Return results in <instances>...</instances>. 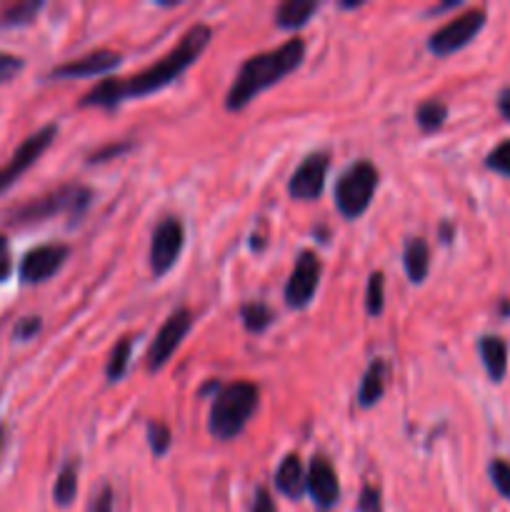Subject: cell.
I'll return each mask as SVG.
<instances>
[{"mask_svg": "<svg viewBox=\"0 0 510 512\" xmlns=\"http://www.w3.org/2000/svg\"><path fill=\"white\" fill-rule=\"evenodd\" d=\"M210 38H213V28H210V25H193L170 53H165L163 58L155 60L150 68L143 70V73L133 75V78H113L115 103L120 105L128 98H145V95L168 88L175 78H180V75L203 55Z\"/></svg>", "mask_w": 510, "mask_h": 512, "instance_id": "1", "label": "cell"}, {"mask_svg": "<svg viewBox=\"0 0 510 512\" xmlns=\"http://www.w3.org/2000/svg\"><path fill=\"white\" fill-rule=\"evenodd\" d=\"M303 58L305 40L298 38V35L285 40L280 48L248 58L240 65L238 75H235L233 85H230L228 95H225V108L243 110L245 105L253 103L263 90L273 88V85L280 83L285 75H290L295 68H300Z\"/></svg>", "mask_w": 510, "mask_h": 512, "instance_id": "2", "label": "cell"}, {"mask_svg": "<svg viewBox=\"0 0 510 512\" xmlns=\"http://www.w3.org/2000/svg\"><path fill=\"white\" fill-rule=\"evenodd\" d=\"M258 395V385L248 383V380H235V383L220 388L213 398V408H210V435L218 440H233L235 435L243 433L250 415L258 408Z\"/></svg>", "mask_w": 510, "mask_h": 512, "instance_id": "3", "label": "cell"}, {"mask_svg": "<svg viewBox=\"0 0 510 512\" xmlns=\"http://www.w3.org/2000/svg\"><path fill=\"white\" fill-rule=\"evenodd\" d=\"M90 200H93V190L85 188L80 183H65L60 188L50 190V193L40 195V198L28 200L20 208L10 210L8 223L25 225V223H40L58 213H68L70 218H80L88 210Z\"/></svg>", "mask_w": 510, "mask_h": 512, "instance_id": "4", "label": "cell"}, {"mask_svg": "<svg viewBox=\"0 0 510 512\" xmlns=\"http://www.w3.org/2000/svg\"><path fill=\"white\" fill-rule=\"evenodd\" d=\"M375 188H378V170L373 163L360 160V163L350 165L335 183V205H338L340 215L348 220L360 218L368 210Z\"/></svg>", "mask_w": 510, "mask_h": 512, "instance_id": "5", "label": "cell"}, {"mask_svg": "<svg viewBox=\"0 0 510 512\" xmlns=\"http://www.w3.org/2000/svg\"><path fill=\"white\" fill-rule=\"evenodd\" d=\"M485 25V10L480 8H470L465 10L463 15L453 18L450 23H445L443 28L435 30L428 40V48L433 50L435 55L445 58V55L455 53V50L465 48L475 35L483 30Z\"/></svg>", "mask_w": 510, "mask_h": 512, "instance_id": "6", "label": "cell"}, {"mask_svg": "<svg viewBox=\"0 0 510 512\" xmlns=\"http://www.w3.org/2000/svg\"><path fill=\"white\" fill-rule=\"evenodd\" d=\"M190 328H193V313H190L188 308H180L168 315V320H165V323L160 325L158 333H155V340L150 343L148 355H145V365H148L150 373H155V370H160L168 363L170 355L178 350V345L183 343L185 335L190 333Z\"/></svg>", "mask_w": 510, "mask_h": 512, "instance_id": "7", "label": "cell"}, {"mask_svg": "<svg viewBox=\"0 0 510 512\" xmlns=\"http://www.w3.org/2000/svg\"><path fill=\"white\" fill-rule=\"evenodd\" d=\"M55 135H58V125H45V128H40L38 133H33L30 138H25L23 143H20V148L13 153V158L5 165H0V193H5L25 170L33 168L35 160L50 148Z\"/></svg>", "mask_w": 510, "mask_h": 512, "instance_id": "8", "label": "cell"}, {"mask_svg": "<svg viewBox=\"0 0 510 512\" xmlns=\"http://www.w3.org/2000/svg\"><path fill=\"white\" fill-rule=\"evenodd\" d=\"M185 243V228L178 218H165L155 228L150 240V270L155 278H163L180 258Z\"/></svg>", "mask_w": 510, "mask_h": 512, "instance_id": "9", "label": "cell"}, {"mask_svg": "<svg viewBox=\"0 0 510 512\" xmlns=\"http://www.w3.org/2000/svg\"><path fill=\"white\" fill-rule=\"evenodd\" d=\"M320 273H323V263H320L318 255L313 250H303L295 260L288 285H285V303L290 308H305L313 300L315 290H318Z\"/></svg>", "mask_w": 510, "mask_h": 512, "instance_id": "10", "label": "cell"}, {"mask_svg": "<svg viewBox=\"0 0 510 512\" xmlns=\"http://www.w3.org/2000/svg\"><path fill=\"white\" fill-rule=\"evenodd\" d=\"M68 260V245L60 243H48L33 248L30 253H25V258L20 260V280L23 283H43V280L53 278L63 263Z\"/></svg>", "mask_w": 510, "mask_h": 512, "instance_id": "11", "label": "cell"}, {"mask_svg": "<svg viewBox=\"0 0 510 512\" xmlns=\"http://www.w3.org/2000/svg\"><path fill=\"white\" fill-rule=\"evenodd\" d=\"M330 158L325 153H313L300 163L293 178L288 183V193L293 200H315L320 198L325 188V175H328Z\"/></svg>", "mask_w": 510, "mask_h": 512, "instance_id": "12", "label": "cell"}, {"mask_svg": "<svg viewBox=\"0 0 510 512\" xmlns=\"http://www.w3.org/2000/svg\"><path fill=\"white\" fill-rule=\"evenodd\" d=\"M120 63H123V55L115 53V50H93V53L80 55V58L68 60V63L53 68L50 70V78H93V75L110 73Z\"/></svg>", "mask_w": 510, "mask_h": 512, "instance_id": "13", "label": "cell"}, {"mask_svg": "<svg viewBox=\"0 0 510 512\" xmlns=\"http://www.w3.org/2000/svg\"><path fill=\"white\" fill-rule=\"evenodd\" d=\"M305 490L310 493V498L320 505V508H330L335 505L340 495V485H338V475L335 470L330 468V463L325 458H313L308 468V485Z\"/></svg>", "mask_w": 510, "mask_h": 512, "instance_id": "14", "label": "cell"}, {"mask_svg": "<svg viewBox=\"0 0 510 512\" xmlns=\"http://www.w3.org/2000/svg\"><path fill=\"white\" fill-rule=\"evenodd\" d=\"M305 485H308V473H305L303 463H300L298 455H288V458L280 463L278 473H275V488L290 500H298L305 493Z\"/></svg>", "mask_w": 510, "mask_h": 512, "instance_id": "15", "label": "cell"}, {"mask_svg": "<svg viewBox=\"0 0 510 512\" xmlns=\"http://www.w3.org/2000/svg\"><path fill=\"white\" fill-rule=\"evenodd\" d=\"M478 350L490 380L500 383L505 378V370H508V345H505V340L498 338V335H485V338H480Z\"/></svg>", "mask_w": 510, "mask_h": 512, "instance_id": "16", "label": "cell"}, {"mask_svg": "<svg viewBox=\"0 0 510 512\" xmlns=\"http://www.w3.org/2000/svg\"><path fill=\"white\" fill-rule=\"evenodd\" d=\"M315 10H318L315 0H285L275 10V23L283 30H298L313 18Z\"/></svg>", "mask_w": 510, "mask_h": 512, "instance_id": "17", "label": "cell"}, {"mask_svg": "<svg viewBox=\"0 0 510 512\" xmlns=\"http://www.w3.org/2000/svg\"><path fill=\"white\" fill-rule=\"evenodd\" d=\"M385 378H388V368H385V363L383 360H373L370 368L365 370L363 380H360V390H358L360 408H370V405H375L380 398H383Z\"/></svg>", "mask_w": 510, "mask_h": 512, "instance_id": "18", "label": "cell"}, {"mask_svg": "<svg viewBox=\"0 0 510 512\" xmlns=\"http://www.w3.org/2000/svg\"><path fill=\"white\" fill-rule=\"evenodd\" d=\"M403 265H405V273H408L410 283H423L425 275L430 270V248L423 238H413L408 240L405 245V253H403Z\"/></svg>", "mask_w": 510, "mask_h": 512, "instance_id": "19", "label": "cell"}, {"mask_svg": "<svg viewBox=\"0 0 510 512\" xmlns=\"http://www.w3.org/2000/svg\"><path fill=\"white\" fill-rule=\"evenodd\" d=\"M445 118H448V105L435 98L423 100L418 105V110H415V123L420 125L423 133H435V130L443 128Z\"/></svg>", "mask_w": 510, "mask_h": 512, "instance_id": "20", "label": "cell"}, {"mask_svg": "<svg viewBox=\"0 0 510 512\" xmlns=\"http://www.w3.org/2000/svg\"><path fill=\"white\" fill-rule=\"evenodd\" d=\"M43 10L40 0H23V3H13L0 13V25L3 28H20V25L33 23L35 15Z\"/></svg>", "mask_w": 510, "mask_h": 512, "instance_id": "21", "label": "cell"}, {"mask_svg": "<svg viewBox=\"0 0 510 512\" xmlns=\"http://www.w3.org/2000/svg\"><path fill=\"white\" fill-rule=\"evenodd\" d=\"M75 493H78V463H68L60 468L53 488V498L60 508H68L75 500Z\"/></svg>", "mask_w": 510, "mask_h": 512, "instance_id": "22", "label": "cell"}, {"mask_svg": "<svg viewBox=\"0 0 510 512\" xmlns=\"http://www.w3.org/2000/svg\"><path fill=\"white\" fill-rule=\"evenodd\" d=\"M240 320H243V325L250 333H263L275 318L273 310H270L268 305L258 303V300H250V303H245L243 308H240Z\"/></svg>", "mask_w": 510, "mask_h": 512, "instance_id": "23", "label": "cell"}, {"mask_svg": "<svg viewBox=\"0 0 510 512\" xmlns=\"http://www.w3.org/2000/svg\"><path fill=\"white\" fill-rule=\"evenodd\" d=\"M130 350H133V340L123 338L120 343H115V348L110 350L108 358V368H105V375H108L110 383L120 380L128 370V360H130Z\"/></svg>", "mask_w": 510, "mask_h": 512, "instance_id": "24", "label": "cell"}, {"mask_svg": "<svg viewBox=\"0 0 510 512\" xmlns=\"http://www.w3.org/2000/svg\"><path fill=\"white\" fill-rule=\"evenodd\" d=\"M383 300H385V275L375 270L368 278V293H365V310L368 315L378 318L383 313Z\"/></svg>", "mask_w": 510, "mask_h": 512, "instance_id": "25", "label": "cell"}, {"mask_svg": "<svg viewBox=\"0 0 510 512\" xmlns=\"http://www.w3.org/2000/svg\"><path fill=\"white\" fill-rule=\"evenodd\" d=\"M170 440H173V433H170L168 425L160 423V420H153V423H148V443H150V450H153L155 455L168 453Z\"/></svg>", "mask_w": 510, "mask_h": 512, "instance_id": "26", "label": "cell"}, {"mask_svg": "<svg viewBox=\"0 0 510 512\" xmlns=\"http://www.w3.org/2000/svg\"><path fill=\"white\" fill-rule=\"evenodd\" d=\"M485 165H488L490 170H495V173L508 175L510 178V140H503L498 148L490 150L488 158H485Z\"/></svg>", "mask_w": 510, "mask_h": 512, "instance_id": "27", "label": "cell"}, {"mask_svg": "<svg viewBox=\"0 0 510 512\" xmlns=\"http://www.w3.org/2000/svg\"><path fill=\"white\" fill-rule=\"evenodd\" d=\"M490 480H493L495 490H498L503 498L510 500V463L495 458L493 463H490Z\"/></svg>", "mask_w": 510, "mask_h": 512, "instance_id": "28", "label": "cell"}, {"mask_svg": "<svg viewBox=\"0 0 510 512\" xmlns=\"http://www.w3.org/2000/svg\"><path fill=\"white\" fill-rule=\"evenodd\" d=\"M23 68H25L23 58H18V55L0 50V85L10 83V80H13L15 75H18Z\"/></svg>", "mask_w": 510, "mask_h": 512, "instance_id": "29", "label": "cell"}, {"mask_svg": "<svg viewBox=\"0 0 510 512\" xmlns=\"http://www.w3.org/2000/svg\"><path fill=\"white\" fill-rule=\"evenodd\" d=\"M358 512H383V500H380L378 488H373V485H365V488L360 490Z\"/></svg>", "mask_w": 510, "mask_h": 512, "instance_id": "30", "label": "cell"}, {"mask_svg": "<svg viewBox=\"0 0 510 512\" xmlns=\"http://www.w3.org/2000/svg\"><path fill=\"white\" fill-rule=\"evenodd\" d=\"M40 325H43L40 323V318H23L18 325H15L13 338L15 340H30L35 333H38Z\"/></svg>", "mask_w": 510, "mask_h": 512, "instance_id": "31", "label": "cell"}, {"mask_svg": "<svg viewBox=\"0 0 510 512\" xmlns=\"http://www.w3.org/2000/svg\"><path fill=\"white\" fill-rule=\"evenodd\" d=\"M10 273H13V255H10L8 240L0 235V283H3V280H8Z\"/></svg>", "mask_w": 510, "mask_h": 512, "instance_id": "32", "label": "cell"}, {"mask_svg": "<svg viewBox=\"0 0 510 512\" xmlns=\"http://www.w3.org/2000/svg\"><path fill=\"white\" fill-rule=\"evenodd\" d=\"M113 500V490L105 485V488L95 495L93 503H90V512H113Z\"/></svg>", "mask_w": 510, "mask_h": 512, "instance_id": "33", "label": "cell"}, {"mask_svg": "<svg viewBox=\"0 0 510 512\" xmlns=\"http://www.w3.org/2000/svg\"><path fill=\"white\" fill-rule=\"evenodd\" d=\"M128 150H130V143H120V145L110 143L108 148L98 150V153H95L93 158H90V163H103V160L115 158V155H120V153H128Z\"/></svg>", "mask_w": 510, "mask_h": 512, "instance_id": "34", "label": "cell"}, {"mask_svg": "<svg viewBox=\"0 0 510 512\" xmlns=\"http://www.w3.org/2000/svg\"><path fill=\"white\" fill-rule=\"evenodd\" d=\"M253 512H278L275 510L273 498H270V493L265 488H258V493H255Z\"/></svg>", "mask_w": 510, "mask_h": 512, "instance_id": "35", "label": "cell"}, {"mask_svg": "<svg viewBox=\"0 0 510 512\" xmlns=\"http://www.w3.org/2000/svg\"><path fill=\"white\" fill-rule=\"evenodd\" d=\"M498 110L505 120H510V88H505L503 93L498 95Z\"/></svg>", "mask_w": 510, "mask_h": 512, "instance_id": "36", "label": "cell"}, {"mask_svg": "<svg viewBox=\"0 0 510 512\" xmlns=\"http://www.w3.org/2000/svg\"><path fill=\"white\" fill-rule=\"evenodd\" d=\"M440 235H443V243H450V235H453V228L450 225H440Z\"/></svg>", "mask_w": 510, "mask_h": 512, "instance_id": "37", "label": "cell"}]
</instances>
